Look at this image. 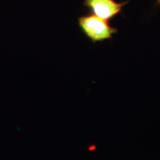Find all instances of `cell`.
Here are the masks:
<instances>
[{"label":"cell","mask_w":160,"mask_h":160,"mask_svg":"<svg viewBox=\"0 0 160 160\" xmlns=\"http://www.w3.org/2000/svg\"><path fill=\"white\" fill-rule=\"evenodd\" d=\"M78 22L84 34L93 43L112 39L113 35L118 31L117 28L109 25L108 20L92 13L79 17Z\"/></svg>","instance_id":"obj_1"},{"label":"cell","mask_w":160,"mask_h":160,"mask_svg":"<svg viewBox=\"0 0 160 160\" xmlns=\"http://www.w3.org/2000/svg\"><path fill=\"white\" fill-rule=\"evenodd\" d=\"M128 1L117 2L115 0H85L84 5L88 8L92 14L101 19L109 20L120 13Z\"/></svg>","instance_id":"obj_2"},{"label":"cell","mask_w":160,"mask_h":160,"mask_svg":"<svg viewBox=\"0 0 160 160\" xmlns=\"http://www.w3.org/2000/svg\"><path fill=\"white\" fill-rule=\"evenodd\" d=\"M157 1L158 4H160V0H157Z\"/></svg>","instance_id":"obj_3"}]
</instances>
